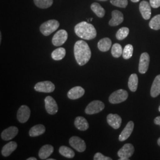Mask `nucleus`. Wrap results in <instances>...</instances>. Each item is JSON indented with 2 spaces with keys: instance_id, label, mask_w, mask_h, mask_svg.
<instances>
[{
  "instance_id": "f257e3e1",
  "label": "nucleus",
  "mask_w": 160,
  "mask_h": 160,
  "mask_svg": "<svg viewBox=\"0 0 160 160\" xmlns=\"http://www.w3.org/2000/svg\"><path fill=\"white\" fill-rule=\"evenodd\" d=\"M74 51L76 61L80 66H83L88 63L92 57L90 47L83 40H78L75 43Z\"/></svg>"
},
{
  "instance_id": "f03ea898",
  "label": "nucleus",
  "mask_w": 160,
  "mask_h": 160,
  "mask_svg": "<svg viewBox=\"0 0 160 160\" xmlns=\"http://www.w3.org/2000/svg\"><path fill=\"white\" fill-rule=\"evenodd\" d=\"M74 30L78 37L86 40H92L97 36V32L94 26L86 22L77 24L75 26Z\"/></svg>"
},
{
  "instance_id": "7ed1b4c3",
  "label": "nucleus",
  "mask_w": 160,
  "mask_h": 160,
  "mask_svg": "<svg viewBox=\"0 0 160 160\" xmlns=\"http://www.w3.org/2000/svg\"><path fill=\"white\" fill-rule=\"evenodd\" d=\"M59 27V23L56 20H50L43 23L40 27L41 33L44 36H49L57 30Z\"/></svg>"
},
{
  "instance_id": "20e7f679",
  "label": "nucleus",
  "mask_w": 160,
  "mask_h": 160,
  "mask_svg": "<svg viewBox=\"0 0 160 160\" xmlns=\"http://www.w3.org/2000/svg\"><path fill=\"white\" fill-rule=\"evenodd\" d=\"M128 97V93L126 90L120 89L113 92L109 98V102L112 104H118L123 102Z\"/></svg>"
},
{
  "instance_id": "39448f33",
  "label": "nucleus",
  "mask_w": 160,
  "mask_h": 160,
  "mask_svg": "<svg viewBox=\"0 0 160 160\" xmlns=\"http://www.w3.org/2000/svg\"><path fill=\"white\" fill-rule=\"evenodd\" d=\"M104 104L100 100H94L89 103L85 109L87 114H94L102 112L104 109Z\"/></svg>"
},
{
  "instance_id": "423d86ee",
  "label": "nucleus",
  "mask_w": 160,
  "mask_h": 160,
  "mask_svg": "<svg viewBox=\"0 0 160 160\" xmlns=\"http://www.w3.org/2000/svg\"><path fill=\"white\" fill-rule=\"evenodd\" d=\"M135 148L131 143H126L120 149L118 152V155L120 157L119 160H128L134 153Z\"/></svg>"
},
{
  "instance_id": "0eeeda50",
  "label": "nucleus",
  "mask_w": 160,
  "mask_h": 160,
  "mask_svg": "<svg viewBox=\"0 0 160 160\" xmlns=\"http://www.w3.org/2000/svg\"><path fill=\"white\" fill-rule=\"evenodd\" d=\"M55 89V85L49 81L39 82L34 86V90L41 92H52Z\"/></svg>"
},
{
  "instance_id": "6e6552de",
  "label": "nucleus",
  "mask_w": 160,
  "mask_h": 160,
  "mask_svg": "<svg viewBox=\"0 0 160 160\" xmlns=\"http://www.w3.org/2000/svg\"><path fill=\"white\" fill-rule=\"evenodd\" d=\"M69 143L70 145L79 152H84L86 149L85 141L78 137L74 136L69 139Z\"/></svg>"
},
{
  "instance_id": "1a4fd4ad",
  "label": "nucleus",
  "mask_w": 160,
  "mask_h": 160,
  "mask_svg": "<svg viewBox=\"0 0 160 160\" xmlns=\"http://www.w3.org/2000/svg\"><path fill=\"white\" fill-rule=\"evenodd\" d=\"M68 39V33L65 30H60L53 36L52 38V43L54 46L62 45Z\"/></svg>"
},
{
  "instance_id": "9d476101",
  "label": "nucleus",
  "mask_w": 160,
  "mask_h": 160,
  "mask_svg": "<svg viewBox=\"0 0 160 160\" xmlns=\"http://www.w3.org/2000/svg\"><path fill=\"white\" fill-rule=\"evenodd\" d=\"M30 116V110L28 106L22 105L17 112V119L22 123H26L29 120Z\"/></svg>"
},
{
  "instance_id": "9b49d317",
  "label": "nucleus",
  "mask_w": 160,
  "mask_h": 160,
  "mask_svg": "<svg viewBox=\"0 0 160 160\" xmlns=\"http://www.w3.org/2000/svg\"><path fill=\"white\" fill-rule=\"evenodd\" d=\"M45 109L49 114H56L58 111V106L55 99L51 96H47L45 99Z\"/></svg>"
},
{
  "instance_id": "f8f14e48",
  "label": "nucleus",
  "mask_w": 160,
  "mask_h": 160,
  "mask_svg": "<svg viewBox=\"0 0 160 160\" xmlns=\"http://www.w3.org/2000/svg\"><path fill=\"white\" fill-rule=\"evenodd\" d=\"M149 55L147 52H144L141 55L139 63V72L141 74H145L147 72L149 68Z\"/></svg>"
},
{
  "instance_id": "ddd939ff",
  "label": "nucleus",
  "mask_w": 160,
  "mask_h": 160,
  "mask_svg": "<svg viewBox=\"0 0 160 160\" xmlns=\"http://www.w3.org/2000/svg\"><path fill=\"white\" fill-rule=\"evenodd\" d=\"M18 132V129L16 126H10L2 132L1 137L4 141H9L15 137Z\"/></svg>"
},
{
  "instance_id": "4468645a",
  "label": "nucleus",
  "mask_w": 160,
  "mask_h": 160,
  "mask_svg": "<svg viewBox=\"0 0 160 160\" xmlns=\"http://www.w3.org/2000/svg\"><path fill=\"white\" fill-rule=\"evenodd\" d=\"M107 122L109 125L114 129H118L120 127L122 123V118L117 114L110 113L107 116Z\"/></svg>"
},
{
  "instance_id": "2eb2a0df",
  "label": "nucleus",
  "mask_w": 160,
  "mask_h": 160,
  "mask_svg": "<svg viewBox=\"0 0 160 160\" xmlns=\"http://www.w3.org/2000/svg\"><path fill=\"white\" fill-rule=\"evenodd\" d=\"M85 93L84 89L80 87L77 86L72 88L68 92V97L71 100H77L84 96Z\"/></svg>"
},
{
  "instance_id": "dca6fc26",
  "label": "nucleus",
  "mask_w": 160,
  "mask_h": 160,
  "mask_svg": "<svg viewBox=\"0 0 160 160\" xmlns=\"http://www.w3.org/2000/svg\"><path fill=\"white\" fill-rule=\"evenodd\" d=\"M151 5L146 1H142L139 4V12L145 20H148L151 16Z\"/></svg>"
},
{
  "instance_id": "f3484780",
  "label": "nucleus",
  "mask_w": 160,
  "mask_h": 160,
  "mask_svg": "<svg viewBox=\"0 0 160 160\" xmlns=\"http://www.w3.org/2000/svg\"><path fill=\"white\" fill-rule=\"evenodd\" d=\"M133 128H134V123L132 121H129L126 125L125 128H124V129L121 132L119 137V141L122 142L126 140L131 136L133 130Z\"/></svg>"
},
{
  "instance_id": "a211bd4d",
  "label": "nucleus",
  "mask_w": 160,
  "mask_h": 160,
  "mask_svg": "<svg viewBox=\"0 0 160 160\" xmlns=\"http://www.w3.org/2000/svg\"><path fill=\"white\" fill-rule=\"evenodd\" d=\"M112 19L109 21V25L111 26H116L123 22L124 17L121 12L118 10H114L112 12Z\"/></svg>"
},
{
  "instance_id": "6ab92c4d",
  "label": "nucleus",
  "mask_w": 160,
  "mask_h": 160,
  "mask_svg": "<svg viewBox=\"0 0 160 160\" xmlns=\"http://www.w3.org/2000/svg\"><path fill=\"white\" fill-rule=\"evenodd\" d=\"M54 148L51 145H43L39 150V157L41 160H47L53 152Z\"/></svg>"
},
{
  "instance_id": "aec40b11",
  "label": "nucleus",
  "mask_w": 160,
  "mask_h": 160,
  "mask_svg": "<svg viewBox=\"0 0 160 160\" xmlns=\"http://www.w3.org/2000/svg\"><path fill=\"white\" fill-rule=\"evenodd\" d=\"M74 125L78 130L82 131L87 130L89 128V125L87 120L82 116H78L75 118Z\"/></svg>"
},
{
  "instance_id": "412c9836",
  "label": "nucleus",
  "mask_w": 160,
  "mask_h": 160,
  "mask_svg": "<svg viewBox=\"0 0 160 160\" xmlns=\"http://www.w3.org/2000/svg\"><path fill=\"white\" fill-rule=\"evenodd\" d=\"M17 147V143L14 141H11L3 147L1 151V154L4 157H8L16 149Z\"/></svg>"
},
{
  "instance_id": "4be33fe9",
  "label": "nucleus",
  "mask_w": 160,
  "mask_h": 160,
  "mask_svg": "<svg viewBox=\"0 0 160 160\" xmlns=\"http://www.w3.org/2000/svg\"><path fill=\"white\" fill-rule=\"evenodd\" d=\"M46 131L45 127L43 125L39 124L33 126L29 131V135L31 137H36L43 134Z\"/></svg>"
},
{
  "instance_id": "5701e85b",
  "label": "nucleus",
  "mask_w": 160,
  "mask_h": 160,
  "mask_svg": "<svg viewBox=\"0 0 160 160\" xmlns=\"http://www.w3.org/2000/svg\"><path fill=\"white\" fill-rule=\"evenodd\" d=\"M160 94V75H157L152 84L151 95L152 97H157Z\"/></svg>"
},
{
  "instance_id": "b1692460",
  "label": "nucleus",
  "mask_w": 160,
  "mask_h": 160,
  "mask_svg": "<svg viewBox=\"0 0 160 160\" xmlns=\"http://www.w3.org/2000/svg\"><path fill=\"white\" fill-rule=\"evenodd\" d=\"M97 46L100 51H108L112 46V41L108 38H103L98 42Z\"/></svg>"
},
{
  "instance_id": "393cba45",
  "label": "nucleus",
  "mask_w": 160,
  "mask_h": 160,
  "mask_svg": "<svg viewBox=\"0 0 160 160\" xmlns=\"http://www.w3.org/2000/svg\"><path fill=\"white\" fill-rule=\"evenodd\" d=\"M138 86V77L136 74H132L129 77L128 81V87L130 90L132 92L137 91Z\"/></svg>"
},
{
  "instance_id": "a878e982",
  "label": "nucleus",
  "mask_w": 160,
  "mask_h": 160,
  "mask_svg": "<svg viewBox=\"0 0 160 160\" xmlns=\"http://www.w3.org/2000/svg\"><path fill=\"white\" fill-rule=\"evenodd\" d=\"M66 55V51L63 48H59L52 52L51 57L55 61H59L62 59Z\"/></svg>"
},
{
  "instance_id": "bb28decb",
  "label": "nucleus",
  "mask_w": 160,
  "mask_h": 160,
  "mask_svg": "<svg viewBox=\"0 0 160 160\" xmlns=\"http://www.w3.org/2000/svg\"><path fill=\"white\" fill-rule=\"evenodd\" d=\"M59 152L60 154L62 155L63 157L68 158H74L75 156V152L72 149L69 148L66 146H61L59 149Z\"/></svg>"
},
{
  "instance_id": "cd10ccee",
  "label": "nucleus",
  "mask_w": 160,
  "mask_h": 160,
  "mask_svg": "<svg viewBox=\"0 0 160 160\" xmlns=\"http://www.w3.org/2000/svg\"><path fill=\"white\" fill-rule=\"evenodd\" d=\"M92 11L98 17H103L105 15V10L102 6L97 2L92 3L91 6Z\"/></svg>"
},
{
  "instance_id": "c85d7f7f",
  "label": "nucleus",
  "mask_w": 160,
  "mask_h": 160,
  "mask_svg": "<svg viewBox=\"0 0 160 160\" xmlns=\"http://www.w3.org/2000/svg\"><path fill=\"white\" fill-rule=\"evenodd\" d=\"M53 0H34V4L38 7L45 9L50 7L52 5Z\"/></svg>"
},
{
  "instance_id": "c756f323",
  "label": "nucleus",
  "mask_w": 160,
  "mask_h": 160,
  "mask_svg": "<svg viewBox=\"0 0 160 160\" xmlns=\"http://www.w3.org/2000/svg\"><path fill=\"white\" fill-rule=\"evenodd\" d=\"M149 26L151 29H153L155 30H160V14H158L153 17L149 23Z\"/></svg>"
},
{
  "instance_id": "7c9ffc66",
  "label": "nucleus",
  "mask_w": 160,
  "mask_h": 160,
  "mask_svg": "<svg viewBox=\"0 0 160 160\" xmlns=\"http://www.w3.org/2000/svg\"><path fill=\"white\" fill-rule=\"evenodd\" d=\"M112 55L114 58L120 57L123 53L122 47L119 43H115L112 48Z\"/></svg>"
},
{
  "instance_id": "2f4dec72",
  "label": "nucleus",
  "mask_w": 160,
  "mask_h": 160,
  "mask_svg": "<svg viewBox=\"0 0 160 160\" xmlns=\"http://www.w3.org/2000/svg\"><path fill=\"white\" fill-rule=\"evenodd\" d=\"M129 33V29L128 28H120L116 33V37L118 40H121L125 39L126 37L128 36Z\"/></svg>"
},
{
  "instance_id": "473e14b6",
  "label": "nucleus",
  "mask_w": 160,
  "mask_h": 160,
  "mask_svg": "<svg viewBox=\"0 0 160 160\" xmlns=\"http://www.w3.org/2000/svg\"><path fill=\"white\" fill-rule=\"evenodd\" d=\"M133 52V48L132 45H127L123 50L122 56L125 59H128L132 57Z\"/></svg>"
},
{
  "instance_id": "72a5a7b5",
  "label": "nucleus",
  "mask_w": 160,
  "mask_h": 160,
  "mask_svg": "<svg viewBox=\"0 0 160 160\" xmlns=\"http://www.w3.org/2000/svg\"><path fill=\"white\" fill-rule=\"evenodd\" d=\"M110 2L112 5L120 8H126L128 4V0H110Z\"/></svg>"
},
{
  "instance_id": "f704fd0d",
  "label": "nucleus",
  "mask_w": 160,
  "mask_h": 160,
  "mask_svg": "<svg viewBox=\"0 0 160 160\" xmlns=\"http://www.w3.org/2000/svg\"><path fill=\"white\" fill-rule=\"evenodd\" d=\"M94 160H112V158L109 157H106L100 152H97L94 156Z\"/></svg>"
},
{
  "instance_id": "c9c22d12",
  "label": "nucleus",
  "mask_w": 160,
  "mask_h": 160,
  "mask_svg": "<svg viewBox=\"0 0 160 160\" xmlns=\"http://www.w3.org/2000/svg\"><path fill=\"white\" fill-rule=\"evenodd\" d=\"M149 4L152 8H158L160 7V0H149Z\"/></svg>"
},
{
  "instance_id": "e433bc0d",
  "label": "nucleus",
  "mask_w": 160,
  "mask_h": 160,
  "mask_svg": "<svg viewBox=\"0 0 160 160\" xmlns=\"http://www.w3.org/2000/svg\"><path fill=\"white\" fill-rule=\"evenodd\" d=\"M154 123L156 125H158L160 126V116H158L155 119Z\"/></svg>"
},
{
  "instance_id": "4c0bfd02",
  "label": "nucleus",
  "mask_w": 160,
  "mask_h": 160,
  "mask_svg": "<svg viewBox=\"0 0 160 160\" xmlns=\"http://www.w3.org/2000/svg\"><path fill=\"white\" fill-rule=\"evenodd\" d=\"M27 160H37V158L35 157H30V158H28Z\"/></svg>"
},
{
  "instance_id": "58836bf2",
  "label": "nucleus",
  "mask_w": 160,
  "mask_h": 160,
  "mask_svg": "<svg viewBox=\"0 0 160 160\" xmlns=\"http://www.w3.org/2000/svg\"><path fill=\"white\" fill-rule=\"evenodd\" d=\"M140 0H131L132 2H137L138 1H139Z\"/></svg>"
},
{
  "instance_id": "ea45409f",
  "label": "nucleus",
  "mask_w": 160,
  "mask_h": 160,
  "mask_svg": "<svg viewBox=\"0 0 160 160\" xmlns=\"http://www.w3.org/2000/svg\"><path fill=\"white\" fill-rule=\"evenodd\" d=\"M158 145L160 147V138H159L158 139Z\"/></svg>"
},
{
  "instance_id": "a19ab883",
  "label": "nucleus",
  "mask_w": 160,
  "mask_h": 160,
  "mask_svg": "<svg viewBox=\"0 0 160 160\" xmlns=\"http://www.w3.org/2000/svg\"><path fill=\"white\" fill-rule=\"evenodd\" d=\"M47 160H55V159H53V158H49V159H48H48H47Z\"/></svg>"
},
{
  "instance_id": "79ce46f5",
  "label": "nucleus",
  "mask_w": 160,
  "mask_h": 160,
  "mask_svg": "<svg viewBox=\"0 0 160 160\" xmlns=\"http://www.w3.org/2000/svg\"><path fill=\"white\" fill-rule=\"evenodd\" d=\"M1 39H2V37H1V33L0 34V41H1Z\"/></svg>"
},
{
  "instance_id": "37998d69",
  "label": "nucleus",
  "mask_w": 160,
  "mask_h": 160,
  "mask_svg": "<svg viewBox=\"0 0 160 160\" xmlns=\"http://www.w3.org/2000/svg\"><path fill=\"white\" fill-rule=\"evenodd\" d=\"M99 1H107V0H99Z\"/></svg>"
},
{
  "instance_id": "c03bdc74",
  "label": "nucleus",
  "mask_w": 160,
  "mask_h": 160,
  "mask_svg": "<svg viewBox=\"0 0 160 160\" xmlns=\"http://www.w3.org/2000/svg\"><path fill=\"white\" fill-rule=\"evenodd\" d=\"M158 110H159V111H160V107H159V109H158Z\"/></svg>"
}]
</instances>
